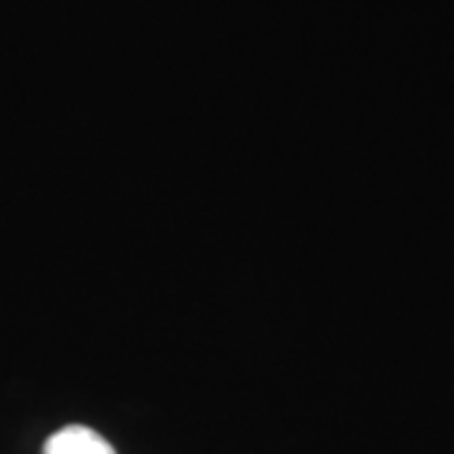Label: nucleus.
I'll use <instances>...</instances> for the list:
<instances>
[{"label": "nucleus", "instance_id": "nucleus-1", "mask_svg": "<svg viewBox=\"0 0 454 454\" xmlns=\"http://www.w3.org/2000/svg\"><path fill=\"white\" fill-rule=\"evenodd\" d=\"M43 454H116L106 439L89 427H64L46 442Z\"/></svg>", "mask_w": 454, "mask_h": 454}]
</instances>
